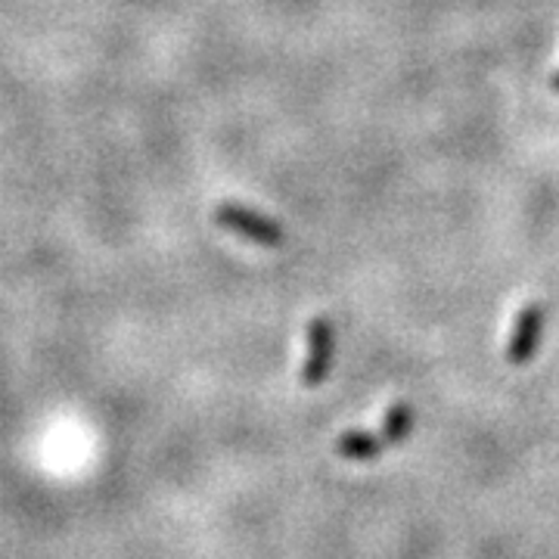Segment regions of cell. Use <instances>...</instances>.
<instances>
[{"instance_id":"cell-2","label":"cell","mask_w":559,"mask_h":559,"mask_svg":"<svg viewBox=\"0 0 559 559\" xmlns=\"http://www.w3.org/2000/svg\"><path fill=\"white\" fill-rule=\"evenodd\" d=\"M333 355H336V330L330 320H311L308 326V360L301 367V382L308 389H318L320 382L333 370Z\"/></svg>"},{"instance_id":"cell-5","label":"cell","mask_w":559,"mask_h":559,"mask_svg":"<svg viewBox=\"0 0 559 559\" xmlns=\"http://www.w3.org/2000/svg\"><path fill=\"white\" fill-rule=\"evenodd\" d=\"M411 429H414V407L401 401V404L389 407V414L382 419L380 436L385 444H401V441L411 436Z\"/></svg>"},{"instance_id":"cell-1","label":"cell","mask_w":559,"mask_h":559,"mask_svg":"<svg viewBox=\"0 0 559 559\" xmlns=\"http://www.w3.org/2000/svg\"><path fill=\"white\" fill-rule=\"evenodd\" d=\"M215 221L221 227L234 230L242 240L259 242V246H267V249H277L286 240V234H283L277 221L264 218L261 212L249 209V205H240V202H221L215 209Z\"/></svg>"},{"instance_id":"cell-6","label":"cell","mask_w":559,"mask_h":559,"mask_svg":"<svg viewBox=\"0 0 559 559\" xmlns=\"http://www.w3.org/2000/svg\"><path fill=\"white\" fill-rule=\"evenodd\" d=\"M554 91H557V94H559V72H557V79H554Z\"/></svg>"},{"instance_id":"cell-4","label":"cell","mask_w":559,"mask_h":559,"mask_svg":"<svg viewBox=\"0 0 559 559\" xmlns=\"http://www.w3.org/2000/svg\"><path fill=\"white\" fill-rule=\"evenodd\" d=\"M385 448H389V444L382 441L380 432H377V436H373V432H345V436H340V441H336V451L348 460H373L380 457Z\"/></svg>"},{"instance_id":"cell-3","label":"cell","mask_w":559,"mask_h":559,"mask_svg":"<svg viewBox=\"0 0 559 559\" xmlns=\"http://www.w3.org/2000/svg\"><path fill=\"white\" fill-rule=\"evenodd\" d=\"M540 330H544V308H540L538 301H535V305H525L520 311V318H516V326H513L510 348H507L510 364L522 367V364L532 360V355L538 352Z\"/></svg>"}]
</instances>
